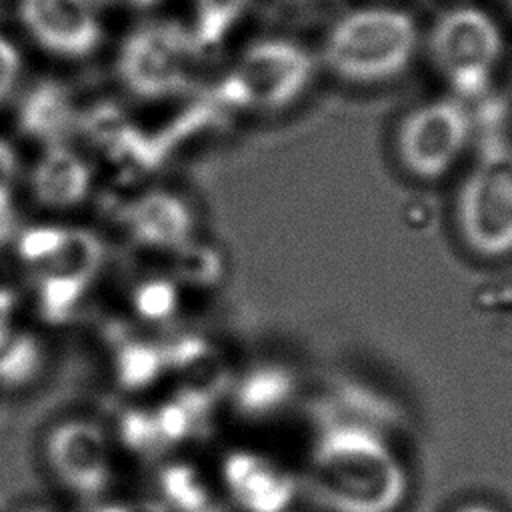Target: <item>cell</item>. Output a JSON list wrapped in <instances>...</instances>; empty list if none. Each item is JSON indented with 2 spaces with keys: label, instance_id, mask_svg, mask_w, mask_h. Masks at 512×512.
<instances>
[{
  "label": "cell",
  "instance_id": "1",
  "mask_svg": "<svg viewBox=\"0 0 512 512\" xmlns=\"http://www.w3.org/2000/svg\"><path fill=\"white\" fill-rule=\"evenodd\" d=\"M308 490L326 512H396L408 476L378 428L328 416L310 448Z\"/></svg>",
  "mask_w": 512,
  "mask_h": 512
},
{
  "label": "cell",
  "instance_id": "2",
  "mask_svg": "<svg viewBox=\"0 0 512 512\" xmlns=\"http://www.w3.org/2000/svg\"><path fill=\"white\" fill-rule=\"evenodd\" d=\"M12 242L42 318L54 324L72 318L104 268L100 236L84 226L46 220L18 228Z\"/></svg>",
  "mask_w": 512,
  "mask_h": 512
},
{
  "label": "cell",
  "instance_id": "3",
  "mask_svg": "<svg viewBox=\"0 0 512 512\" xmlns=\"http://www.w3.org/2000/svg\"><path fill=\"white\" fill-rule=\"evenodd\" d=\"M416 28L396 10H360L342 18L324 46L326 64L354 82L388 80L412 58Z\"/></svg>",
  "mask_w": 512,
  "mask_h": 512
},
{
  "label": "cell",
  "instance_id": "4",
  "mask_svg": "<svg viewBox=\"0 0 512 512\" xmlns=\"http://www.w3.org/2000/svg\"><path fill=\"white\" fill-rule=\"evenodd\" d=\"M456 224L478 256L512 252V144L490 138L480 150L458 190Z\"/></svg>",
  "mask_w": 512,
  "mask_h": 512
},
{
  "label": "cell",
  "instance_id": "5",
  "mask_svg": "<svg viewBox=\"0 0 512 512\" xmlns=\"http://www.w3.org/2000/svg\"><path fill=\"white\" fill-rule=\"evenodd\" d=\"M114 432L90 416H64L46 426L40 458L48 476L66 494L102 502L116 480Z\"/></svg>",
  "mask_w": 512,
  "mask_h": 512
},
{
  "label": "cell",
  "instance_id": "6",
  "mask_svg": "<svg viewBox=\"0 0 512 512\" xmlns=\"http://www.w3.org/2000/svg\"><path fill=\"white\" fill-rule=\"evenodd\" d=\"M312 76V60L286 40H262L236 60L226 92L236 106L278 110L296 100Z\"/></svg>",
  "mask_w": 512,
  "mask_h": 512
},
{
  "label": "cell",
  "instance_id": "7",
  "mask_svg": "<svg viewBox=\"0 0 512 512\" xmlns=\"http://www.w3.org/2000/svg\"><path fill=\"white\" fill-rule=\"evenodd\" d=\"M500 48L496 24L474 8L444 14L432 30V56L454 90L466 98L486 90Z\"/></svg>",
  "mask_w": 512,
  "mask_h": 512
},
{
  "label": "cell",
  "instance_id": "8",
  "mask_svg": "<svg viewBox=\"0 0 512 512\" xmlns=\"http://www.w3.org/2000/svg\"><path fill=\"white\" fill-rule=\"evenodd\" d=\"M196 50L192 36L174 26H144L130 34L120 48V80L140 98L172 96L186 86Z\"/></svg>",
  "mask_w": 512,
  "mask_h": 512
},
{
  "label": "cell",
  "instance_id": "9",
  "mask_svg": "<svg viewBox=\"0 0 512 512\" xmlns=\"http://www.w3.org/2000/svg\"><path fill=\"white\" fill-rule=\"evenodd\" d=\"M472 118L458 100H434L412 110L400 124L396 150L402 166L422 180L444 176L460 158Z\"/></svg>",
  "mask_w": 512,
  "mask_h": 512
},
{
  "label": "cell",
  "instance_id": "10",
  "mask_svg": "<svg viewBox=\"0 0 512 512\" xmlns=\"http://www.w3.org/2000/svg\"><path fill=\"white\" fill-rule=\"evenodd\" d=\"M96 168L86 154L66 142L40 148L34 162L24 168V190L48 214L78 210L92 196Z\"/></svg>",
  "mask_w": 512,
  "mask_h": 512
},
{
  "label": "cell",
  "instance_id": "11",
  "mask_svg": "<svg viewBox=\"0 0 512 512\" xmlns=\"http://www.w3.org/2000/svg\"><path fill=\"white\" fill-rule=\"evenodd\" d=\"M18 14L28 34L46 50L80 58L100 42V20L92 0H20Z\"/></svg>",
  "mask_w": 512,
  "mask_h": 512
},
{
  "label": "cell",
  "instance_id": "12",
  "mask_svg": "<svg viewBox=\"0 0 512 512\" xmlns=\"http://www.w3.org/2000/svg\"><path fill=\"white\" fill-rule=\"evenodd\" d=\"M218 480L242 512H286L296 496L292 474L252 450L226 452Z\"/></svg>",
  "mask_w": 512,
  "mask_h": 512
},
{
  "label": "cell",
  "instance_id": "13",
  "mask_svg": "<svg viewBox=\"0 0 512 512\" xmlns=\"http://www.w3.org/2000/svg\"><path fill=\"white\" fill-rule=\"evenodd\" d=\"M124 230L136 248L174 254L194 242L196 216L184 196L152 190L130 202Z\"/></svg>",
  "mask_w": 512,
  "mask_h": 512
},
{
  "label": "cell",
  "instance_id": "14",
  "mask_svg": "<svg viewBox=\"0 0 512 512\" xmlns=\"http://www.w3.org/2000/svg\"><path fill=\"white\" fill-rule=\"evenodd\" d=\"M294 376L278 364H260L250 368L234 384V408L250 418H270L284 410L294 396Z\"/></svg>",
  "mask_w": 512,
  "mask_h": 512
},
{
  "label": "cell",
  "instance_id": "15",
  "mask_svg": "<svg viewBox=\"0 0 512 512\" xmlns=\"http://www.w3.org/2000/svg\"><path fill=\"white\" fill-rule=\"evenodd\" d=\"M48 354L44 342L28 330H18L0 350V386L6 390H24L44 374Z\"/></svg>",
  "mask_w": 512,
  "mask_h": 512
},
{
  "label": "cell",
  "instance_id": "16",
  "mask_svg": "<svg viewBox=\"0 0 512 512\" xmlns=\"http://www.w3.org/2000/svg\"><path fill=\"white\" fill-rule=\"evenodd\" d=\"M158 490L164 510L170 512H208L212 506V492L198 468L186 462H174L162 468Z\"/></svg>",
  "mask_w": 512,
  "mask_h": 512
},
{
  "label": "cell",
  "instance_id": "17",
  "mask_svg": "<svg viewBox=\"0 0 512 512\" xmlns=\"http://www.w3.org/2000/svg\"><path fill=\"white\" fill-rule=\"evenodd\" d=\"M248 2L250 0H192L194 30L190 36L196 48L220 44L244 16Z\"/></svg>",
  "mask_w": 512,
  "mask_h": 512
},
{
  "label": "cell",
  "instance_id": "18",
  "mask_svg": "<svg viewBox=\"0 0 512 512\" xmlns=\"http://www.w3.org/2000/svg\"><path fill=\"white\" fill-rule=\"evenodd\" d=\"M68 104L54 92H40L22 108V126L44 146L64 142L62 134L68 126Z\"/></svg>",
  "mask_w": 512,
  "mask_h": 512
},
{
  "label": "cell",
  "instance_id": "19",
  "mask_svg": "<svg viewBox=\"0 0 512 512\" xmlns=\"http://www.w3.org/2000/svg\"><path fill=\"white\" fill-rule=\"evenodd\" d=\"M178 286L172 276H146L134 284L130 306L134 314L150 324H162L174 318L178 310Z\"/></svg>",
  "mask_w": 512,
  "mask_h": 512
},
{
  "label": "cell",
  "instance_id": "20",
  "mask_svg": "<svg viewBox=\"0 0 512 512\" xmlns=\"http://www.w3.org/2000/svg\"><path fill=\"white\" fill-rule=\"evenodd\" d=\"M24 188V164L16 148L0 136V242L12 240L16 226L18 198Z\"/></svg>",
  "mask_w": 512,
  "mask_h": 512
},
{
  "label": "cell",
  "instance_id": "21",
  "mask_svg": "<svg viewBox=\"0 0 512 512\" xmlns=\"http://www.w3.org/2000/svg\"><path fill=\"white\" fill-rule=\"evenodd\" d=\"M22 74V58L12 42L0 36V106L14 92Z\"/></svg>",
  "mask_w": 512,
  "mask_h": 512
},
{
  "label": "cell",
  "instance_id": "22",
  "mask_svg": "<svg viewBox=\"0 0 512 512\" xmlns=\"http://www.w3.org/2000/svg\"><path fill=\"white\" fill-rule=\"evenodd\" d=\"M20 330V296L0 282V350Z\"/></svg>",
  "mask_w": 512,
  "mask_h": 512
},
{
  "label": "cell",
  "instance_id": "23",
  "mask_svg": "<svg viewBox=\"0 0 512 512\" xmlns=\"http://www.w3.org/2000/svg\"><path fill=\"white\" fill-rule=\"evenodd\" d=\"M90 512H166V510H164L162 506L154 504V502H136V504H128V502H110V500H102V502H96Z\"/></svg>",
  "mask_w": 512,
  "mask_h": 512
},
{
  "label": "cell",
  "instance_id": "24",
  "mask_svg": "<svg viewBox=\"0 0 512 512\" xmlns=\"http://www.w3.org/2000/svg\"><path fill=\"white\" fill-rule=\"evenodd\" d=\"M104 2L112 6H122V8H148L158 0H104Z\"/></svg>",
  "mask_w": 512,
  "mask_h": 512
},
{
  "label": "cell",
  "instance_id": "25",
  "mask_svg": "<svg viewBox=\"0 0 512 512\" xmlns=\"http://www.w3.org/2000/svg\"><path fill=\"white\" fill-rule=\"evenodd\" d=\"M456 512H500V510H496L494 506L482 504V502H472V504H466V506L458 508Z\"/></svg>",
  "mask_w": 512,
  "mask_h": 512
},
{
  "label": "cell",
  "instance_id": "26",
  "mask_svg": "<svg viewBox=\"0 0 512 512\" xmlns=\"http://www.w3.org/2000/svg\"><path fill=\"white\" fill-rule=\"evenodd\" d=\"M18 512H62V510L52 508V506H46V504H30V506L20 508Z\"/></svg>",
  "mask_w": 512,
  "mask_h": 512
},
{
  "label": "cell",
  "instance_id": "27",
  "mask_svg": "<svg viewBox=\"0 0 512 512\" xmlns=\"http://www.w3.org/2000/svg\"><path fill=\"white\" fill-rule=\"evenodd\" d=\"M506 4H508V8H510V12H512V0H506Z\"/></svg>",
  "mask_w": 512,
  "mask_h": 512
}]
</instances>
